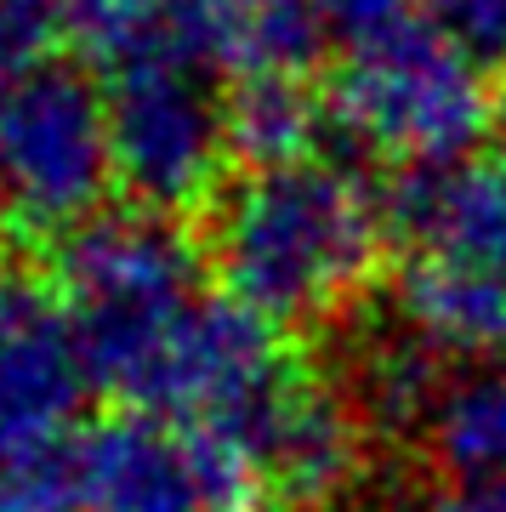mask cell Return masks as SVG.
<instances>
[{
	"mask_svg": "<svg viewBox=\"0 0 506 512\" xmlns=\"http://www.w3.org/2000/svg\"><path fill=\"white\" fill-rule=\"evenodd\" d=\"M416 6L421 0H313L325 40H342L347 52H353V46H370V40H381V35H393L404 23H416Z\"/></svg>",
	"mask_w": 506,
	"mask_h": 512,
	"instance_id": "16",
	"label": "cell"
},
{
	"mask_svg": "<svg viewBox=\"0 0 506 512\" xmlns=\"http://www.w3.org/2000/svg\"><path fill=\"white\" fill-rule=\"evenodd\" d=\"M80 512H273L262 478L194 421L114 404L74 433Z\"/></svg>",
	"mask_w": 506,
	"mask_h": 512,
	"instance_id": "7",
	"label": "cell"
},
{
	"mask_svg": "<svg viewBox=\"0 0 506 512\" xmlns=\"http://www.w3.org/2000/svg\"><path fill=\"white\" fill-rule=\"evenodd\" d=\"M57 291L69 302L91 387L131 410H160L182 336L205 308L199 251L160 211H97L63 234Z\"/></svg>",
	"mask_w": 506,
	"mask_h": 512,
	"instance_id": "2",
	"label": "cell"
},
{
	"mask_svg": "<svg viewBox=\"0 0 506 512\" xmlns=\"http://www.w3.org/2000/svg\"><path fill=\"white\" fill-rule=\"evenodd\" d=\"M330 103L302 92V74H251L228 97V137L251 165H285L319 154V126Z\"/></svg>",
	"mask_w": 506,
	"mask_h": 512,
	"instance_id": "12",
	"label": "cell"
},
{
	"mask_svg": "<svg viewBox=\"0 0 506 512\" xmlns=\"http://www.w3.org/2000/svg\"><path fill=\"white\" fill-rule=\"evenodd\" d=\"M114 183L109 92L80 69L40 63L0 92V200L35 234H74Z\"/></svg>",
	"mask_w": 506,
	"mask_h": 512,
	"instance_id": "6",
	"label": "cell"
},
{
	"mask_svg": "<svg viewBox=\"0 0 506 512\" xmlns=\"http://www.w3.org/2000/svg\"><path fill=\"white\" fill-rule=\"evenodd\" d=\"M450 353H438L427 336L410 325L387 330L376 342H364L359 359L347 365V404L359 410L364 433L387 444H421L433 421L444 387H450Z\"/></svg>",
	"mask_w": 506,
	"mask_h": 512,
	"instance_id": "10",
	"label": "cell"
},
{
	"mask_svg": "<svg viewBox=\"0 0 506 512\" xmlns=\"http://www.w3.org/2000/svg\"><path fill=\"white\" fill-rule=\"evenodd\" d=\"M171 46L205 69L302 74L325 46L313 0H171Z\"/></svg>",
	"mask_w": 506,
	"mask_h": 512,
	"instance_id": "9",
	"label": "cell"
},
{
	"mask_svg": "<svg viewBox=\"0 0 506 512\" xmlns=\"http://www.w3.org/2000/svg\"><path fill=\"white\" fill-rule=\"evenodd\" d=\"M114 183L143 211L177 217L211 200L222 160L234 154L228 103L182 46H154L109 69Z\"/></svg>",
	"mask_w": 506,
	"mask_h": 512,
	"instance_id": "5",
	"label": "cell"
},
{
	"mask_svg": "<svg viewBox=\"0 0 506 512\" xmlns=\"http://www.w3.org/2000/svg\"><path fill=\"white\" fill-rule=\"evenodd\" d=\"M433 512H506V490H450L433 501Z\"/></svg>",
	"mask_w": 506,
	"mask_h": 512,
	"instance_id": "17",
	"label": "cell"
},
{
	"mask_svg": "<svg viewBox=\"0 0 506 512\" xmlns=\"http://www.w3.org/2000/svg\"><path fill=\"white\" fill-rule=\"evenodd\" d=\"M0 211H6V200H0Z\"/></svg>",
	"mask_w": 506,
	"mask_h": 512,
	"instance_id": "19",
	"label": "cell"
},
{
	"mask_svg": "<svg viewBox=\"0 0 506 512\" xmlns=\"http://www.w3.org/2000/svg\"><path fill=\"white\" fill-rule=\"evenodd\" d=\"M427 23L461 40L478 63H506V0H421Z\"/></svg>",
	"mask_w": 506,
	"mask_h": 512,
	"instance_id": "15",
	"label": "cell"
},
{
	"mask_svg": "<svg viewBox=\"0 0 506 512\" xmlns=\"http://www.w3.org/2000/svg\"><path fill=\"white\" fill-rule=\"evenodd\" d=\"M330 120L364 148L410 171L467 160L495 120L484 63L438 23H404L393 35L353 46L330 92Z\"/></svg>",
	"mask_w": 506,
	"mask_h": 512,
	"instance_id": "4",
	"label": "cell"
},
{
	"mask_svg": "<svg viewBox=\"0 0 506 512\" xmlns=\"http://www.w3.org/2000/svg\"><path fill=\"white\" fill-rule=\"evenodd\" d=\"M501 120H506V97H501Z\"/></svg>",
	"mask_w": 506,
	"mask_h": 512,
	"instance_id": "18",
	"label": "cell"
},
{
	"mask_svg": "<svg viewBox=\"0 0 506 512\" xmlns=\"http://www.w3.org/2000/svg\"><path fill=\"white\" fill-rule=\"evenodd\" d=\"M86 393V353L57 279L0 262V461L74 439Z\"/></svg>",
	"mask_w": 506,
	"mask_h": 512,
	"instance_id": "8",
	"label": "cell"
},
{
	"mask_svg": "<svg viewBox=\"0 0 506 512\" xmlns=\"http://www.w3.org/2000/svg\"><path fill=\"white\" fill-rule=\"evenodd\" d=\"M57 29H63L57 0H0V92L52 57Z\"/></svg>",
	"mask_w": 506,
	"mask_h": 512,
	"instance_id": "14",
	"label": "cell"
},
{
	"mask_svg": "<svg viewBox=\"0 0 506 512\" xmlns=\"http://www.w3.org/2000/svg\"><path fill=\"white\" fill-rule=\"evenodd\" d=\"M0 512H80L74 439L57 444V450L0 461Z\"/></svg>",
	"mask_w": 506,
	"mask_h": 512,
	"instance_id": "13",
	"label": "cell"
},
{
	"mask_svg": "<svg viewBox=\"0 0 506 512\" xmlns=\"http://www.w3.org/2000/svg\"><path fill=\"white\" fill-rule=\"evenodd\" d=\"M393 239V205L353 165L302 154L251 165L211 205V274L279 330L342 319L376 279Z\"/></svg>",
	"mask_w": 506,
	"mask_h": 512,
	"instance_id": "1",
	"label": "cell"
},
{
	"mask_svg": "<svg viewBox=\"0 0 506 512\" xmlns=\"http://www.w3.org/2000/svg\"><path fill=\"white\" fill-rule=\"evenodd\" d=\"M421 450L455 490H506V359H467L455 370Z\"/></svg>",
	"mask_w": 506,
	"mask_h": 512,
	"instance_id": "11",
	"label": "cell"
},
{
	"mask_svg": "<svg viewBox=\"0 0 506 512\" xmlns=\"http://www.w3.org/2000/svg\"><path fill=\"white\" fill-rule=\"evenodd\" d=\"M393 239L398 325L450 359H506V148L410 171Z\"/></svg>",
	"mask_w": 506,
	"mask_h": 512,
	"instance_id": "3",
	"label": "cell"
}]
</instances>
